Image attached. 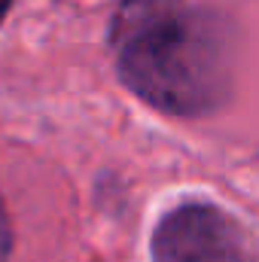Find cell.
I'll return each mask as SVG.
<instances>
[{
	"instance_id": "obj_3",
	"label": "cell",
	"mask_w": 259,
	"mask_h": 262,
	"mask_svg": "<svg viewBox=\"0 0 259 262\" xmlns=\"http://www.w3.org/2000/svg\"><path fill=\"white\" fill-rule=\"evenodd\" d=\"M9 9H12V0H0V25L6 21V15H9Z\"/></svg>"
},
{
	"instance_id": "obj_1",
	"label": "cell",
	"mask_w": 259,
	"mask_h": 262,
	"mask_svg": "<svg viewBox=\"0 0 259 262\" xmlns=\"http://www.w3.org/2000/svg\"><path fill=\"white\" fill-rule=\"evenodd\" d=\"M110 49L125 89L165 116L201 119L232 98V25L207 6L122 0L110 21Z\"/></svg>"
},
{
	"instance_id": "obj_2",
	"label": "cell",
	"mask_w": 259,
	"mask_h": 262,
	"mask_svg": "<svg viewBox=\"0 0 259 262\" xmlns=\"http://www.w3.org/2000/svg\"><path fill=\"white\" fill-rule=\"evenodd\" d=\"M153 262H259L253 232L217 201L189 198L165 210L149 238Z\"/></svg>"
}]
</instances>
